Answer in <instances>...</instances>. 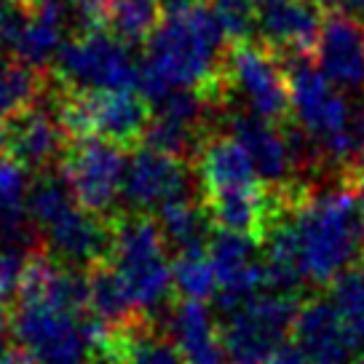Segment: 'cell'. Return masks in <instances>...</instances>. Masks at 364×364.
<instances>
[{"label":"cell","mask_w":364,"mask_h":364,"mask_svg":"<svg viewBox=\"0 0 364 364\" xmlns=\"http://www.w3.org/2000/svg\"><path fill=\"white\" fill-rule=\"evenodd\" d=\"M188 191L191 174L182 156L148 145L129 159L124 198L136 212H161L164 206L188 198Z\"/></svg>","instance_id":"obj_14"},{"label":"cell","mask_w":364,"mask_h":364,"mask_svg":"<svg viewBox=\"0 0 364 364\" xmlns=\"http://www.w3.org/2000/svg\"><path fill=\"white\" fill-rule=\"evenodd\" d=\"M0 142H3V132H0Z\"/></svg>","instance_id":"obj_38"},{"label":"cell","mask_w":364,"mask_h":364,"mask_svg":"<svg viewBox=\"0 0 364 364\" xmlns=\"http://www.w3.org/2000/svg\"><path fill=\"white\" fill-rule=\"evenodd\" d=\"M65 129L68 126L62 121V113L24 105L22 110L9 115V124L3 129V145L22 166L43 169L59 159Z\"/></svg>","instance_id":"obj_19"},{"label":"cell","mask_w":364,"mask_h":364,"mask_svg":"<svg viewBox=\"0 0 364 364\" xmlns=\"http://www.w3.org/2000/svg\"><path fill=\"white\" fill-rule=\"evenodd\" d=\"M68 19L62 0H0V46L27 68H41L62 51Z\"/></svg>","instance_id":"obj_10"},{"label":"cell","mask_w":364,"mask_h":364,"mask_svg":"<svg viewBox=\"0 0 364 364\" xmlns=\"http://www.w3.org/2000/svg\"><path fill=\"white\" fill-rule=\"evenodd\" d=\"M318 9H327L335 16H348L356 22H364V0H316Z\"/></svg>","instance_id":"obj_32"},{"label":"cell","mask_w":364,"mask_h":364,"mask_svg":"<svg viewBox=\"0 0 364 364\" xmlns=\"http://www.w3.org/2000/svg\"><path fill=\"white\" fill-rule=\"evenodd\" d=\"M198 180L206 193V212L223 230L257 233L268 228L271 201L265 182L236 136L217 134L198 153Z\"/></svg>","instance_id":"obj_4"},{"label":"cell","mask_w":364,"mask_h":364,"mask_svg":"<svg viewBox=\"0 0 364 364\" xmlns=\"http://www.w3.org/2000/svg\"><path fill=\"white\" fill-rule=\"evenodd\" d=\"M297 303L284 289H262L225 308L220 324L228 364H265L292 335Z\"/></svg>","instance_id":"obj_8"},{"label":"cell","mask_w":364,"mask_h":364,"mask_svg":"<svg viewBox=\"0 0 364 364\" xmlns=\"http://www.w3.org/2000/svg\"><path fill=\"white\" fill-rule=\"evenodd\" d=\"M110 271L121 282L136 314H156L174 289V262L169 241L159 223L148 217H129L110 236Z\"/></svg>","instance_id":"obj_6"},{"label":"cell","mask_w":364,"mask_h":364,"mask_svg":"<svg viewBox=\"0 0 364 364\" xmlns=\"http://www.w3.org/2000/svg\"><path fill=\"white\" fill-rule=\"evenodd\" d=\"M257 33L271 48L303 54L321 33L316 0H279L257 9Z\"/></svg>","instance_id":"obj_21"},{"label":"cell","mask_w":364,"mask_h":364,"mask_svg":"<svg viewBox=\"0 0 364 364\" xmlns=\"http://www.w3.org/2000/svg\"><path fill=\"white\" fill-rule=\"evenodd\" d=\"M206 6L215 14L225 41L247 43L252 30H257V3L255 0H206Z\"/></svg>","instance_id":"obj_28"},{"label":"cell","mask_w":364,"mask_h":364,"mask_svg":"<svg viewBox=\"0 0 364 364\" xmlns=\"http://www.w3.org/2000/svg\"><path fill=\"white\" fill-rule=\"evenodd\" d=\"M225 80L247 115L279 121L289 110V73L265 46L236 43L225 57Z\"/></svg>","instance_id":"obj_11"},{"label":"cell","mask_w":364,"mask_h":364,"mask_svg":"<svg viewBox=\"0 0 364 364\" xmlns=\"http://www.w3.org/2000/svg\"><path fill=\"white\" fill-rule=\"evenodd\" d=\"M89 306L94 318L102 327H121L129 324V318L136 316L132 300L126 295V289L121 282L115 279V273L110 268H97L89 279Z\"/></svg>","instance_id":"obj_25"},{"label":"cell","mask_w":364,"mask_h":364,"mask_svg":"<svg viewBox=\"0 0 364 364\" xmlns=\"http://www.w3.org/2000/svg\"><path fill=\"white\" fill-rule=\"evenodd\" d=\"M126 166L129 159L118 142L83 136L65 161V182L86 209L105 215L124 198Z\"/></svg>","instance_id":"obj_13"},{"label":"cell","mask_w":364,"mask_h":364,"mask_svg":"<svg viewBox=\"0 0 364 364\" xmlns=\"http://www.w3.org/2000/svg\"><path fill=\"white\" fill-rule=\"evenodd\" d=\"M289 110L308 148L327 161L364 159V113L353 110L348 94L324 78L316 65L300 62L292 68Z\"/></svg>","instance_id":"obj_5"},{"label":"cell","mask_w":364,"mask_h":364,"mask_svg":"<svg viewBox=\"0 0 364 364\" xmlns=\"http://www.w3.org/2000/svg\"><path fill=\"white\" fill-rule=\"evenodd\" d=\"M9 282H11V279H9L6 273L0 271V303H3V297H6V289H9Z\"/></svg>","instance_id":"obj_35"},{"label":"cell","mask_w":364,"mask_h":364,"mask_svg":"<svg viewBox=\"0 0 364 364\" xmlns=\"http://www.w3.org/2000/svg\"><path fill=\"white\" fill-rule=\"evenodd\" d=\"M11 327L33 364H86L107 341L91 314L89 282L51 260L24 265Z\"/></svg>","instance_id":"obj_2"},{"label":"cell","mask_w":364,"mask_h":364,"mask_svg":"<svg viewBox=\"0 0 364 364\" xmlns=\"http://www.w3.org/2000/svg\"><path fill=\"white\" fill-rule=\"evenodd\" d=\"M169 332L182 364H228L223 332L206 303L182 300L171 314Z\"/></svg>","instance_id":"obj_22"},{"label":"cell","mask_w":364,"mask_h":364,"mask_svg":"<svg viewBox=\"0 0 364 364\" xmlns=\"http://www.w3.org/2000/svg\"><path fill=\"white\" fill-rule=\"evenodd\" d=\"M292 343L308 364H353L364 348L332 300H311L297 311Z\"/></svg>","instance_id":"obj_16"},{"label":"cell","mask_w":364,"mask_h":364,"mask_svg":"<svg viewBox=\"0 0 364 364\" xmlns=\"http://www.w3.org/2000/svg\"><path fill=\"white\" fill-rule=\"evenodd\" d=\"M206 252L215 265L217 297L223 308L236 306L268 287L265 257L260 247L255 244L252 233H236V230L220 228V233L206 244Z\"/></svg>","instance_id":"obj_15"},{"label":"cell","mask_w":364,"mask_h":364,"mask_svg":"<svg viewBox=\"0 0 364 364\" xmlns=\"http://www.w3.org/2000/svg\"><path fill=\"white\" fill-rule=\"evenodd\" d=\"M57 75L75 91H139V65L126 41L102 30H83L54 59Z\"/></svg>","instance_id":"obj_9"},{"label":"cell","mask_w":364,"mask_h":364,"mask_svg":"<svg viewBox=\"0 0 364 364\" xmlns=\"http://www.w3.org/2000/svg\"><path fill=\"white\" fill-rule=\"evenodd\" d=\"M70 16L83 30H100L107 19V0H70Z\"/></svg>","instance_id":"obj_31"},{"label":"cell","mask_w":364,"mask_h":364,"mask_svg":"<svg viewBox=\"0 0 364 364\" xmlns=\"http://www.w3.org/2000/svg\"><path fill=\"white\" fill-rule=\"evenodd\" d=\"M174 289L182 300L206 303L217 297V273L206 247L180 252V260L174 262Z\"/></svg>","instance_id":"obj_26"},{"label":"cell","mask_w":364,"mask_h":364,"mask_svg":"<svg viewBox=\"0 0 364 364\" xmlns=\"http://www.w3.org/2000/svg\"><path fill=\"white\" fill-rule=\"evenodd\" d=\"M30 198L27 166H22L9 153H0V209L3 212H22Z\"/></svg>","instance_id":"obj_30"},{"label":"cell","mask_w":364,"mask_h":364,"mask_svg":"<svg viewBox=\"0 0 364 364\" xmlns=\"http://www.w3.org/2000/svg\"><path fill=\"white\" fill-rule=\"evenodd\" d=\"M265 271L273 289L332 284L362 262L364 206L346 188H327L265 228Z\"/></svg>","instance_id":"obj_1"},{"label":"cell","mask_w":364,"mask_h":364,"mask_svg":"<svg viewBox=\"0 0 364 364\" xmlns=\"http://www.w3.org/2000/svg\"><path fill=\"white\" fill-rule=\"evenodd\" d=\"M353 364H364V353H362V356H359V359H356Z\"/></svg>","instance_id":"obj_37"},{"label":"cell","mask_w":364,"mask_h":364,"mask_svg":"<svg viewBox=\"0 0 364 364\" xmlns=\"http://www.w3.org/2000/svg\"><path fill=\"white\" fill-rule=\"evenodd\" d=\"M206 215L209 212H204L196 201H191V196L164 206L159 212V225L169 241V247H174L177 252L206 247Z\"/></svg>","instance_id":"obj_24"},{"label":"cell","mask_w":364,"mask_h":364,"mask_svg":"<svg viewBox=\"0 0 364 364\" xmlns=\"http://www.w3.org/2000/svg\"><path fill=\"white\" fill-rule=\"evenodd\" d=\"M230 134L247 148L265 185L289 182L308 156L303 150V145H308L306 136L297 139L287 132H279L276 121H262L255 115L239 113L230 121Z\"/></svg>","instance_id":"obj_17"},{"label":"cell","mask_w":364,"mask_h":364,"mask_svg":"<svg viewBox=\"0 0 364 364\" xmlns=\"http://www.w3.org/2000/svg\"><path fill=\"white\" fill-rule=\"evenodd\" d=\"M265 364H308V362H306V356L300 353V348H297L295 343H284V346L273 353Z\"/></svg>","instance_id":"obj_33"},{"label":"cell","mask_w":364,"mask_h":364,"mask_svg":"<svg viewBox=\"0 0 364 364\" xmlns=\"http://www.w3.org/2000/svg\"><path fill=\"white\" fill-rule=\"evenodd\" d=\"M6 353V327H3V321H0V356Z\"/></svg>","instance_id":"obj_36"},{"label":"cell","mask_w":364,"mask_h":364,"mask_svg":"<svg viewBox=\"0 0 364 364\" xmlns=\"http://www.w3.org/2000/svg\"><path fill=\"white\" fill-rule=\"evenodd\" d=\"M62 121L80 136H97L107 142H134L148 132L150 113L142 94L132 91H78L68 100Z\"/></svg>","instance_id":"obj_12"},{"label":"cell","mask_w":364,"mask_h":364,"mask_svg":"<svg viewBox=\"0 0 364 364\" xmlns=\"http://www.w3.org/2000/svg\"><path fill=\"white\" fill-rule=\"evenodd\" d=\"M27 212L59 260L70 265H89L110 252V233L100 217L80 204L70 185L46 177L30 191Z\"/></svg>","instance_id":"obj_7"},{"label":"cell","mask_w":364,"mask_h":364,"mask_svg":"<svg viewBox=\"0 0 364 364\" xmlns=\"http://www.w3.org/2000/svg\"><path fill=\"white\" fill-rule=\"evenodd\" d=\"M330 300L364 346V262L353 265L351 271L332 282Z\"/></svg>","instance_id":"obj_27"},{"label":"cell","mask_w":364,"mask_h":364,"mask_svg":"<svg viewBox=\"0 0 364 364\" xmlns=\"http://www.w3.org/2000/svg\"><path fill=\"white\" fill-rule=\"evenodd\" d=\"M153 118L148 124V145L174 156H182L188 148H193L196 136L201 132L209 110V100L204 89H180L166 97L156 100Z\"/></svg>","instance_id":"obj_20"},{"label":"cell","mask_w":364,"mask_h":364,"mask_svg":"<svg viewBox=\"0 0 364 364\" xmlns=\"http://www.w3.org/2000/svg\"><path fill=\"white\" fill-rule=\"evenodd\" d=\"M121 364H182L180 353L171 341L156 335H134L118 348Z\"/></svg>","instance_id":"obj_29"},{"label":"cell","mask_w":364,"mask_h":364,"mask_svg":"<svg viewBox=\"0 0 364 364\" xmlns=\"http://www.w3.org/2000/svg\"><path fill=\"white\" fill-rule=\"evenodd\" d=\"M0 364H33V359L27 353H3L0 356Z\"/></svg>","instance_id":"obj_34"},{"label":"cell","mask_w":364,"mask_h":364,"mask_svg":"<svg viewBox=\"0 0 364 364\" xmlns=\"http://www.w3.org/2000/svg\"><path fill=\"white\" fill-rule=\"evenodd\" d=\"M316 68L346 94L364 91V27L348 16H332L316 38Z\"/></svg>","instance_id":"obj_18"},{"label":"cell","mask_w":364,"mask_h":364,"mask_svg":"<svg viewBox=\"0 0 364 364\" xmlns=\"http://www.w3.org/2000/svg\"><path fill=\"white\" fill-rule=\"evenodd\" d=\"M225 35L201 0L166 6L139 65V94L156 102L171 91L204 89L225 62Z\"/></svg>","instance_id":"obj_3"},{"label":"cell","mask_w":364,"mask_h":364,"mask_svg":"<svg viewBox=\"0 0 364 364\" xmlns=\"http://www.w3.org/2000/svg\"><path fill=\"white\" fill-rule=\"evenodd\" d=\"M164 19V0H107V19L113 35L126 43H142Z\"/></svg>","instance_id":"obj_23"}]
</instances>
